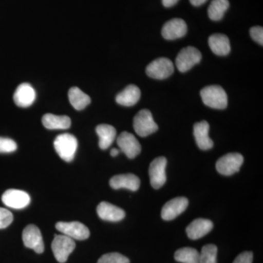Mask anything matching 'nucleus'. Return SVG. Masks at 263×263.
<instances>
[{
    "label": "nucleus",
    "instance_id": "3",
    "mask_svg": "<svg viewBox=\"0 0 263 263\" xmlns=\"http://www.w3.org/2000/svg\"><path fill=\"white\" fill-rule=\"evenodd\" d=\"M133 127L138 136L147 137L158 130L151 111L146 109L140 110L133 119Z\"/></svg>",
    "mask_w": 263,
    "mask_h": 263
},
{
    "label": "nucleus",
    "instance_id": "27",
    "mask_svg": "<svg viewBox=\"0 0 263 263\" xmlns=\"http://www.w3.org/2000/svg\"><path fill=\"white\" fill-rule=\"evenodd\" d=\"M218 249L214 245L204 246L200 253L199 263H217Z\"/></svg>",
    "mask_w": 263,
    "mask_h": 263
},
{
    "label": "nucleus",
    "instance_id": "9",
    "mask_svg": "<svg viewBox=\"0 0 263 263\" xmlns=\"http://www.w3.org/2000/svg\"><path fill=\"white\" fill-rule=\"evenodd\" d=\"M166 166L167 160L164 157H157L150 164L148 174L151 185L156 190L162 187L166 182Z\"/></svg>",
    "mask_w": 263,
    "mask_h": 263
},
{
    "label": "nucleus",
    "instance_id": "25",
    "mask_svg": "<svg viewBox=\"0 0 263 263\" xmlns=\"http://www.w3.org/2000/svg\"><path fill=\"white\" fill-rule=\"evenodd\" d=\"M229 7L228 0H212L208 8V15L211 20L218 22L223 18Z\"/></svg>",
    "mask_w": 263,
    "mask_h": 263
},
{
    "label": "nucleus",
    "instance_id": "14",
    "mask_svg": "<svg viewBox=\"0 0 263 263\" xmlns=\"http://www.w3.org/2000/svg\"><path fill=\"white\" fill-rule=\"evenodd\" d=\"M187 32V25L181 18H174L164 24L162 29V37L168 41L184 37Z\"/></svg>",
    "mask_w": 263,
    "mask_h": 263
},
{
    "label": "nucleus",
    "instance_id": "7",
    "mask_svg": "<svg viewBox=\"0 0 263 263\" xmlns=\"http://www.w3.org/2000/svg\"><path fill=\"white\" fill-rule=\"evenodd\" d=\"M201 53L197 48L187 46L181 49L176 57V67L180 72H185L201 61Z\"/></svg>",
    "mask_w": 263,
    "mask_h": 263
},
{
    "label": "nucleus",
    "instance_id": "35",
    "mask_svg": "<svg viewBox=\"0 0 263 263\" xmlns=\"http://www.w3.org/2000/svg\"><path fill=\"white\" fill-rule=\"evenodd\" d=\"M119 152H120V151L119 149H117V148H114L113 149H111L110 151V155L112 156V157H117L118 155H119Z\"/></svg>",
    "mask_w": 263,
    "mask_h": 263
},
{
    "label": "nucleus",
    "instance_id": "34",
    "mask_svg": "<svg viewBox=\"0 0 263 263\" xmlns=\"http://www.w3.org/2000/svg\"><path fill=\"white\" fill-rule=\"evenodd\" d=\"M207 1L208 0H190V3L195 7L200 6L206 3Z\"/></svg>",
    "mask_w": 263,
    "mask_h": 263
},
{
    "label": "nucleus",
    "instance_id": "18",
    "mask_svg": "<svg viewBox=\"0 0 263 263\" xmlns=\"http://www.w3.org/2000/svg\"><path fill=\"white\" fill-rule=\"evenodd\" d=\"M209 124L206 121L195 123L194 125V136L195 141L201 150L211 149L214 146V142L209 138Z\"/></svg>",
    "mask_w": 263,
    "mask_h": 263
},
{
    "label": "nucleus",
    "instance_id": "19",
    "mask_svg": "<svg viewBox=\"0 0 263 263\" xmlns=\"http://www.w3.org/2000/svg\"><path fill=\"white\" fill-rule=\"evenodd\" d=\"M141 181L139 178L134 174L117 175L110 180V186L114 190L127 189L136 192L140 187Z\"/></svg>",
    "mask_w": 263,
    "mask_h": 263
},
{
    "label": "nucleus",
    "instance_id": "32",
    "mask_svg": "<svg viewBox=\"0 0 263 263\" xmlns=\"http://www.w3.org/2000/svg\"><path fill=\"white\" fill-rule=\"evenodd\" d=\"M253 262V254L251 252H245L240 253L233 263H252Z\"/></svg>",
    "mask_w": 263,
    "mask_h": 263
},
{
    "label": "nucleus",
    "instance_id": "2",
    "mask_svg": "<svg viewBox=\"0 0 263 263\" xmlns=\"http://www.w3.org/2000/svg\"><path fill=\"white\" fill-rule=\"evenodd\" d=\"M55 150L60 158L65 162L73 160L78 148V141L73 135L64 133L57 137L53 142Z\"/></svg>",
    "mask_w": 263,
    "mask_h": 263
},
{
    "label": "nucleus",
    "instance_id": "6",
    "mask_svg": "<svg viewBox=\"0 0 263 263\" xmlns=\"http://www.w3.org/2000/svg\"><path fill=\"white\" fill-rule=\"evenodd\" d=\"M243 163V157L239 153H229L223 156L216 162L218 172L223 176H232L240 171Z\"/></svg>",
    "mask_w": 263,
    "mask_h": 263
},
{
    "label": "nucleus",
    "instance_id": "22",
    "mask_svg": "<svg viewBox=\"0 0 263 263\" xmlns=\"http://www.w3.org/2000/svg\"><path fill=\"white\" fill-rule=\"evenodd\" d=\"M96 133L99 137V146L103 150L111 146L117 136L115 128L109 124H100L96 127Z\"/></svg>",
    "mask_w": 263,
    "mask_h": 263
},
{
    "label": "nucleus",
    "instance_id": "20",
    "mask_svg": "<svg viewBox=\"0 0 263 263\" xmlns=\"http://www.w3.org/2000/svg\"><path fill=\"white\" fill-rule=\"evenodd\" d=\"M141 95V90L136 85L131 84L117 95L116 101L123 106H133L139 101Z\"/></svg>",
    "mask_w": 263,
    "mask_h": 263
},
{
    "label": "nucleus",
    "instance_id": "24",
    "mask_svg": "<svg viewBox=\"0 0 263 263\" xmlns=\"http://www.w3.org/2000/svg\"><path fill=\"white\" fill-rule=\"evenodd\" d=\"M68 98L72 106L78 110H83L91 103V98L89 95L76 86L69 90Z\"/></svg>",
    "mask_w": 263,
    "mask_h": 263
},
{
    "label": "nucleus",
    "instance_id": "33",
    "mask_svg": "<svg viewBox=\"0 0 263 263\" xmlns=\"http://www.w3.org/2000/svg\"><path fill=\"white\" fill-rule=\"evenodd\" d=\"M179 1V0H162V3L165 8H171V7L177 4Z\"/></svg>",
    "mask_w": 263,
    "mask_h": 263
},
{
    "label": "nucleus",
    "instance_id": "10",
    "mask_svg": "<svg viewBox=\"0 0 263 263\" xmlns=\"http://www.w3.org/2000/svg\"><path fill=\"white\" fill-rule=\"evenodd\" d=\"M24 245L29 249H32L36 253L44 252V243L41 230L34 224L26 227L22 234Z\"/></svg>",
    "mask_w": 263,
    "mask_h": 263
},
{
    "label": "nucleus",
    "instance_id": "4",
    "mask_svg": "<svg viewBox=\"0 0 263 263\" xmlns=\"http://www.w3.org/2000/svg\"><path fill=\"white\" fill-rule=\"evenodd\" d=\"M75 248L74 240L63 234L55 235L54 239L52 242L51 249L53 255L60 263L65 262Z\"/></svg>",
    "mask_w": 263,
    "mask_h": 263
},
{
    "label": "nucleus",
    "instance_id": "15",
    "mask_svg": "<svg viewBox=\"0 0 263 263\" xmlns=\"http://www.w3.org/2000/svg\"><path fill=\"white\" fill-rule=\"evenodd\" d=\"M36 98L35 90L27 83L19 85L13 95L15 105L21 108H27L32 105Z\"/></svg>",
    "mask_w": 263,
    "mask_h": 263
},
{
    "label": "nucleus",
    "instance_id": "13",
    "mask_svg": "<svg viewBox=\"0 0 263 263\" xmlns=\"http://www.w3.org/2000/svg\"><path fill=\"white\" fill-rule=\"evenodd\" d=\"M188 205L189 200L186 197H176L164 204L161 212V216L164 220H173L184 212Z\"/></svg>",
    "mask_w": 263,
    "mask_h": 263
},
{
    "label": "nucleus",
    "instance_id": "1",
    "mask_svg": "<svg viewBox=\"0 0 263 263\" xmlns=\"http://www.w3.org/2000/svg\"><path fill=\"white\" fill-rule=\"evenodd\" d=\"M202 102L208 107L223 110L228 106V95L220 86H205L200 91Z\"/></svg>",
    "mask_w": 263,
    "mask_h": 263
},
{
    "label": "nucleus",
    "instance_id": "30",
    "mask_svg": "<svg viewBox=\"0 0 263 263\" xmlns=\"http://www.w3.org/2000/svg\"><path fill=\"white\" fill-rule=\"evenodd\" d=\"M13 220L12 213L8 209L0 208V229H5L11 224Z\"/></svg>",
    "mask_w": 263,
    "mask_h": 263
},
{
    "label": "nucleus",
    "instance_id": "28",
    "mask_svg": "<svg viewBox=\"0 0 263 263\" xmlns=\"http://www.w3.org/2000/svg\"><path fill=\"white\" fill-rule=\"evenodd\" d=\"M129 259L122 254L117 252H112L104 254L100 259L98 263H129Z\"/></svg>",
    "mask_w": 263,
    "mask_h": 263
},
{
    "label": "nucleus",
    "instance_id": "8",
    "mask_svg": "<svg viewBox=\"0 0 263 263\" xmlns=\"http://www.w3.org/2000/svg\"><path fill=\"white\" fill-rule=\"evenodd\" d=\"M56 228L62 234L73 240H86L90 235L89 228L79 221H60L57 223Z\"/></svg>",
    "mask_w": 263,
    "mask_h": 263
},
{
    "label": "nucleus",
    "instance_id": "12",
    "mask_svg": "<svg viewBox=\"0 0 263 263\" xmlns=\"http://www.w3.org/2000/svg\"><path fill=\"white\" fill-rule=\"evenodd\" d=\"M117 144L128 158L134 159L141 152V146L134 135L123 132L117 138Z\"/></svg>",
    "mask_w": 263,
    "mask_h": 263
},
{
    "label": "nucleus",
    "instance_id": "29",
    "mask_svg": "<svg viewBox=\"0 0 263 263\" xmlns=\"http://www.w3.org/2000/svg\"><path fill=\"white\" fill-rule=\"evenodd\" d=\"M16 149L17 144L13 140L0 137V153H12Z\"/></svg>",
    "mask_w": 263,
    "mask_h": 263
},
{
    "label": "nucleus",
    "instance_id": "23",
    "mask_svg": "<svg viewBox=\"0 0 263 263\" xmlns=\"http://www.w3.org/2000/svg\"><path fill=\"white\" fill-rule=\"evenodd\" d=\"M43 126L48 129H66L71 126L70 117L67 116H57L45 114L42 118Z\"/></svg>",
    "mask_w": 263,
    "mask_h": 263
},
{
    "label": "nucleus",
    "instance_id": "21",
    "mask_svg": "<svg viewBox=\"0 0 263 263\" xmlns=\"http://www.w3.org/2000/svg\"><path fill=\"white\" fill-rule=\"evenodd\" d=\"M209 45L213 53L218 56H226L230 52V40L223 34H212L209 38Z\"/></svg>",
    "mask_w": 263,
    "mask_h": 263
},
{
    "label": "nucleus",
    "instance_id": "17",
    "mask_svg": "<svg viewBox=\"0 0 263 263\" xmlns=\"http://www.w3.org/2000/svg\"><path fill=\"white\" fill-rule=\"evenodd\" d=\"M213 228L214 224L212 221L200 218L192 221L186 228V232L190 239L197 240L210 233Z\"/></svg>",
    "mask_w": 263,
    "mask_h": 263
},
{
    "label": "nucleus",
    "instance_id": "5",
    "mask_svg": "<svg viewBox=\"0 0 263 263\" xmlns=\"http://www.w3.org/2000/svg\"><path fill=\"white\" fill-rule=\"evenodd\" d=\"M146 71L148 77L157 80H163L174 73V66L169 59L161 57L151 62L147 66Z\"/></svg>",
    "mask_w": 263,
    "mask_h": 263
},
{
    "label": "nucleus",
    "instance_id": "26",
    "mask_svg": "<svg viewBox=\"0 0 263 263\" xmlns=\"http://www.w3.org/2000/svg\"><path fill=\"white\" fill-rule=\"evenodd\" d=\"M174 258L177 262L182 263H199L200 253L195 249L184 247L176 251Z\"/></svg>",
    "mask_w": 263,
    "mask_h": 263
},
{
    "label": "nucleus",
    "instance_id": "16",
    "mask_svg": "<svg viewBox=\"0 0 263 263\" xmlns=\"http://www.w3.org/2000/svg\"><path fill=\"white\" fill-rule=\"evenodd\" d=\"M99 217L103 220L117 222L125 217V212L120 208L108 202H102L97 208Z\"/></svg>",
    "mask_w": 263,
    "mask_h": 263
},
{
    "label": "nucleus",
    "instance_id": "11",
    "mask_svg": "<svg viewBox=\"0 0 263 263\" xmlns=\"http://www.w3.org/2000/svg\"><path fill=\"white\" fill-rule=\"evenodd\" d=\"M2 200L6 206L14 209H22L28 206L31 198L26 192L10 189L3 194Z\"/></svg>",
    "mask_w": 263,
    "mask_h": 263
},
{
    "label": "nucleus",
    "instance_id": "31",
    "mask_svg": "<svg viewBox=\"0 0 263 263\" xmlns=\"http://www.w3.org/2000/svg\"><path fill=\"white\" fill-rule=\"evenodd\" d=\"M250 36L254 41L263 45V28L262 27H254L250 29Z\"/></svg>",
    "mask_w": 263,
    "mask_h": 263
}]
</instances>
